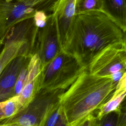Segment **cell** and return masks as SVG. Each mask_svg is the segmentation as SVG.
<instances>
[{"mask_svg":"<svg viewBox=\"0 0 126 126\" xmlns=\"http://www.w3.org/2000/svg\"><path fill=\"white\" fill-rule=\"evenodd\" d=\"M123 32L100 11L76 14L63 50L87 69L94 59L106 47L123 42Z\"/></svg>","mask_w":126,"mask_h":126,"instance_id":"6da1fadb","label":"cell"},{"mask_svg":"<svg viewBox=\"0 0 126 126\" xmlns=\"http://www.w3.org/2000/svg\"><path fill=\"white\" fill-rule=\"evenodd\" d=\"M116 87L111 77H100L85 69L64 91L60 103L69 126H74L96 111L109 98Z\"/></svg>","mask_w":126,"mask_h":126,"instance_id":"7a4b0ae2","label":"cell"},{"mask_svg":"<svg viewBox=\"0 0 126 126\" xmlns=\"http://www.w3.org/2000/svg\"><path fill=\"white\" fill-rule=\"evenodd\" d=\"M85 69L75 58L63 50L42 67L41 89L65 90Z\"/></svg>","mask_w":126,"mask_h":126,"instance_id":"3957f363","label":"cell"},{"mask_svg":"<svg viewBox=\"0 0 126 126\" xmlns=\"http://www.w3.org/2000/svg\"><path fill=\"white\" fill-rule=\"evenodd\" d=\"M58 0H20L15 2L0 0V44L17 23L35 16L37 12L53 13Z\"/></svg>","mask_w":126,"mask_h":126,"instance_id":"277c9868","label":"cell"},{"mask_svg":"<svg viewBox=\"0 0 126 126\" xmlns=\"http://www.w3.org/2000/svg\"><path fill=\"white\" fill-rule=\"evenodd\" d=\"M64 91L40 89L26 107L0 124L17 123L23 126H38L47 112L60 101Z\"/></svg>","mask_w":126,"mask_h":126,"instance_id":"5b68a950","label":"cell"},{"mask_svg":"<svg viewBox=\"0 0 126 126\" xmlns=\"http://www.w3.org/2000/svg\"><path fill=\"white\" fill-rule=\"evenodd\" d=\"M63 50L57 17L51 13L44 26L38 29L34 54L37 56L43 67Z\"/></svg>","mask_w":126,"mask_h":126,"instance_id":"8992f818","label":"cell"},{"mask_svg":"<svg viewBox=\"0 0 126 126\" xmlns=\"http://www.w3.org/2000/svg\"><path fill=\"white\" fill-rule=\"evenodd\" d=\"M87 70L100 77H111L126 71V49L122 42L101 51L91 62Z\"/></svg>","mask_w":126,"mask_h":126,"instance_id":"52a82bcc","label":"cell"},{"mask_svg":"<svg viewBox=\"0 0 126 126\" xmlns=\"http://www.w3.org/2000/svg\"><path fill=\"white\" fill-rule=\"evenodd\" d=\"M39 27L33 17L24 19L16 24L5 37L4 44L20 41L24 43L20 49L21 55L32 56L34 54L37 34Z\"/></svg>","mask_w":126,"mask_h":126,"instance_id":"ba28073f","label":"cell"},{"mask_svg":"<svg viewBox=\"0 0 126 126\" xmlns=\"http://www.w3.org/2000/svg\"><path fill=\"white\" fill-rule=\"evenodd\" d=\"M32 57L19 55L4 68L0 74V102L15 96V87L19 75Z\"/></svg>","mask_w":126,"mask_h":126,"instance_id":"9c48e42d","label":"cell"},{"mask_svg":"<svg viewBox=\"0 0 126 126\" xmlns=\"http://www.w3.org/2000/svg\"><path fill=\"white\" fill-rule=\"evenodd\" d=\"M101 11L123 32L126 31V0H103Z\"/></svg>","mask_w":126,"mask_h":126,"instance_id":"30bf717a","label":"cell"},{"mask_svg":"<svg viewBox=\"0 0 126 126\" xmlns=\"http://www.w3.org/2000/svg\"><path fill=\"white\" fill-rule=\"evenodd\" d=\"M23 45H24V43L20 41L3 45L0 53V74L13 59L20 55V49Z\"/></svg>","mask_w":126,"mask_h":126,"instance_id":"8fae6325","label":"cell"},{"mask_svg":"<svg viewBox=\"0 0 126 126\" xmlns=\"http://www.w3.org/2000/svg\"><path fill=\"white\" fill-rule=\"evenodd\" d=\"M126 95V90L117 93H113L112 96L105 102L94 113L95 117L99 119L103 116L117 110Z\"/></svg>","mask_w":126,"mask_h":126,"instance_id":"7c38bea8","label":"cell"},{"mask_svg":"<svg viewBox=\"0 0 126 126\" xmlns=\"http://www.w3.org/2000/svg\"><path fill=\"white\" fill-rule=\"evenodd\" d=\"M22 109L18 95L0 102V123L15 115Z\"/></svg>","mask_w":126,"mask_h":126,"instance_id":"4fadbf2b","label":"cell"},{"mask_svg":"<svg viewBox=\"0 0 126 126\" xmlns=\"http://www.w3.org/2000/svg\"><path fill=\"white\" fill-rule=\"evenodd\" d=\"M63 115V110L60 101L47 112L38 126H56Z\"/></svg>","mask_w":126,"mask_h":126,"instance_id":"5bb4252c","label":"cell"},{"mask_svg":"<svg viewBox=\"0 0 126 126\" xmlns=\"http://www.w3.org/2000/svg\"><path fill=\"white\" fill-rule=\"evenodd\" d=\"M103 0H77L75 5L76 14L91 11H101Z\"/></svg>","mask_w":126,"mask_h":126,"instance_id":"9a60e30c","label":"cell"},{"mask_svg":"<svg viewBox=\"0 0 126 126\" xmlns=\"http://www.w3.org/2000/svg\"><path fill=\"white\" fill-rule=\"evenodd\" d=\"M119 117V113L117 110L108 113L99 119L95 118L94 126H117Z\"/></svg>","mask_w":126,"mask_h":126,"instance_id":"2e32d148","label":"cell"},{"mask_svg":"<svg viewBox=\"0 0 126 126\" xmlns=\"http://www.w3.org/2000/svg\"><path fill=\"white\" fill-rule=\"evenodd\" d=\"M30 60L24 65L23 68L22 69L18 79L17 80L15 90H14V94L15 96H17L19 95L20 93L22 91V89L26 83L28 76H29V63Z\"/></svg>","mask_w":126,"mask_h":126,"instance_id":"e0dca14e","label":"cell"},{"mask_svg":"<svg viewBox=\"0 0 126 126\" xmlns=\"http://www.w3.org/2000/svg\"><path fill=\"white\" fill-rule=\"evenodd\" d=\"M77 0H58L53 13H56L63 8H75Z\"/></svg>","mask_w":126,"mask_h":126,"instance_id":"ac0fdd59","label":"cell"},{"mask_svg":"<svg viewBox=\"0 0 126 126\" xmlns=\"http://www.w3.org/2000/svg\"><path fill=\"white\" fill-rule=\"evenodd\" d=\"M119 117L117 126H126V95L118 109Z\"/></svg>","mask_w":126,"mask_h":126,"instance_id":"d6986e66","label":"cell"},{"mask_svg":"<svg viewBox=\"0 0 126 126\" xmlns=\"http://www.w3.org/2000/svg\"><path fill=\"white\" fill-rule=\"evenodd\" d=\"M95 118L94 114L90 115L74 126H94Z\"/></svg>","mask_w":126,"mask_h":126,"instance_id":"ffe728a7","label":"cell"},{"mask_svg":"<svg viewBox=\"0 0 126 126\" xmlns=\"http://www.w3.org/2000/svg\"><path fill=\"white\" fill-rule=\"evenodd\" d=\"M126 90V71L123 73L118 83H117L114 93Z\"/></svg>","mask_w":126,"mask_h":126,"instance_id":"44dd1931","label":"cell"},{"mask_svg":"<svg viewBox=\"0 0 126 126\" xmlns=\"http://www.w3.org/2000/svg\"><path fill=\"white\" fill-rule=\"evenodd\" d=\"M56 126H69L67 123V122L63 115L61 119H60L59 123L57 124V125Z\"/></svg>","mask_w":126,"mask_h":126,"instance_id":"7402d4cb","label":"cell"},{"mask_svg":"<svg viewBox=\"0 0 126 126\" xmlns=\"http://www.w3.org/2000/svg\"><path fill=\"white\" fill-rule=\"evenodd\" d=\"M0 126H23L17 123H7V124H0Z\"/></svg>","mask_w":126,"mask_h":126,"instance_id":"603a6c76","label":"cell"},{"mask_svg":"<svg viewBox=\"0 0 126 126\" xmlns=\"http://www.w3.org/2000/svg\"><path fill=\"white\" fill-rule=\"evenodd\" d=\"M123 43L124 45L125 48L126 49V31L123 32Z\"/></svg>","mask_w":126,"mask_h":126,"instance_id":"cb8c5ba5","label":"cell"},{"mask_svg":"<svg viewBox=\"0 0 126 126\" xmlns=\"http://www.w3.org/2000/svg\"><path fill=\"white\" fill-rule=\"evenodd\" d=\"M2 47H3L2 45H1V44H0V52H1V49H2Z\"/></svg>","mask_w":126,"mask_h":126,"instance_id":"d4e9b609","label":"cell"},{"mask_svg":"<svg viewBox=\"0 0 126 126\" xmlns=\"http://www.w3.org/2000/svg\"><path fill=\"white\" fill-rule=\"evenodd\" d=\"M5 0L7 1H9V2H11V1H13V0Z\"/></svg>","mask_w":126,"mask_h":126,"instance_id":"484cf974","label":"cell"}]
</instances>
